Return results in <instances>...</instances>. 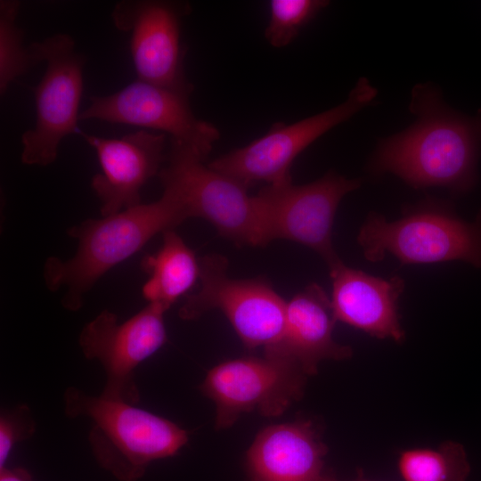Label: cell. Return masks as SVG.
I'll list each match as a JSON object with an SVG mask.
<instances>
[{"label": "cell", "mask_w": 481, "mask_h": 481, "mask_svg": "<svg viewBox=\"0 0 481 481\" xmlns=\"http://www.w3.org/2000/svg\"><path fill=\"white\" fill-rule=\"evenodd\" d=\"M410 110L417 117L415 123L379 144L370 170L392 173L417 189L470 190L477 181L481 111L474 118L453 111L431 84L412 89Z\"/></svg>", "instance_id": "obj_1"}, {"label": "cell", "mask_w": 481, "mask_h": 481, "mask_svg": "<svg viewBox=\"0 0 481 481\" xmlns=\"http://www.w3.org/2000/svg\"><path fill=\"white\" fill-rule=\"evenodd\" d=\"M163 189L153 202L89 218L68 230L78 242L75 255L67 260L48 257L43 273L49 290L65 289L61 298L65 309L79 310L85 295L108 271L137 253L155 235L191 218L178 194L169 187Z\"/></svg>", "instance_id": "obj_2"}, {"label": "cell", "mask_w": 481, "mask_h": 481, "mask_svg": "<svg viewBox=\"0 0 481 481\" xmlns=\"http://www.w3.org/2000/svg\"><path fill=\"white\" fill-rule=\"evenodd\" d=\"M63 402L68 417L91 420L92 453L118 481H138L152 461L175 455L188 442V433L178 425L135 404L75 387L66 389Z\"/></svg>", "instance_id": "obj_3"}, {"label": "cell", "mask_w": 481, "mask_h": 481, "mask_svg": "<svg viewBox=\"0 0 481 481\" xmlns=\"http://www.w3.org/2000/svg\"><path fill=\"white\" fill-rule=\"evenodd\" d=\"M357 242L370 262L390 254L403 265L463 261L481 268V210L468 222L448 203L426 200L392 222L371 212Z\"/></svg>", "instance_id": "obj_4"}, {"label": "cell", "mask_w": 481, "mask_h": 481, "mask_svg": "<svg viewBox=\"0 0 481 481\" xmlns=\"http://www.w3.org/2000/svg\"><path fill=\"white\" fill-rule=\"evenodd\" d=\"M167 164L159 176L174 190L191 218L210 223L224 238L238 246L265 247L260 209L248 187L204 165L189 147L170 140Z\"/></svg>", "instance_id": "obj_5"}, {"label": "cell", "mask_w": 481, "mask_h": 481, "mask_svg": "<svg viewBox=\"0 0 481 481\" xmlns=\"http://www.w3.org/2000/svg\"><path fill=\"white\" fill-rule=\"evenodd\" d=\"M361 185L333 171L305 184L291 180L266 184L255 196L265 246L275 240L304 245L316 252L329 270L342 260L332 243V227L341 200Z\"/></svg>", "instance_id": "obj_6"}, {"label": "cell", "mask_w": 481, "mask_h": 481, "mask_svg": "<svg viewBox=\"0 0 481 481\" xmlns=\"http://www.w3.org/2000/svg\"><path fill=\"white\" fill-rule=\"evenodd\" d=\"M200 289L179 309L183 320H195L218 309L249 349H266L281 338L287 302L264 279H232L228 261L217 254L200 258Z\"/></svg>", "instance_id": "obj_7"}, {"label": "cell", "mask_w": 481, "mask_h": 481, "mask_svg": "<svg viewBox=\"0 0 481 481\" xmlns=\"http://www.w3.org/2000/svg\"><path fill=\"white\" fill-rule=\"evenodd\" d=\"M377 90L361 77L342 103L292 124H275L245 146L219 156L208 165L246 187L291 180L294 159L312 143L367 106Z\"/></svg>", "instance_id": "obj_8"}, {"label": "cell", "mask_w": 481, "mask_h": 481, "mask_svg": "<svg viewBox=\"0 0 481 481\" xmlns=\"http://www.w3.org/2000/svg\"><path fill=\"white\" fill-rule=\"evenodd\" d=\"M37 45L46 69L33 90L37 118L35 126L21 136V162L45 167L55 161L62 139L77 131L85 58L66 33Z\"/></svg>", "instance_id": "obj_9"}, {"label": "cell", "mask_w": 481, "mask_h": 481, "mask_svg": "<svg viewBox=\"0 0 481 481\" xmlns=\"http://www.w3.org/2000/svg\"><path fill=\"white\" fill-rule=\"evenodd\" d=\"M166 312L148 304L120 322L116 314L104 309L83 327L80 349L86 359L102 364L106 376L100 395L130 404L139 403L135 371L167 342Z\"/></svg>", "instance_id": "obj_10"}, {"label": "cell", "mask_w": 481, "mask_h": 481, "mask_svg": "<svg viewBox=\"0 0 481 481\" xmlns=\"http://www.w3.org/2000/svg\"><path fill=\"white\" fill-rule=\"evenodd\" d=\"M306 373L289 360L265 355L222 363L207 374L202 393L216 407V427H231L240 414H281L303 393Z\"/></svg>", "instance_id": "obj_11"}, {"label": "cell", "mask_w": 481, "mask_h": 481, "mask_svg": "<svg viewBox=\"0 0 481 481\" xmlns=\"http://www.w3.org/2000/svg\"><path fill=\"white\" fill-rule=\"evenodd\" d=\"M190 96L136 79L114 94L90 97V104L79 113V119L136 126L168 134L171 140L205 159L220 132L213 124L195 117Z\"/></svg>", "instance_id": "obj_12"}, {"label": "cell", "mask_w": 481, "mask_h": 481, "mask_svg": "<svg viewBox=\"0 0 481 481\" xmlns=\"http://www.w3.org/2000/svg\"><path fill=\"white\" fill-rule=\"evenodd\" d=\"M189 5L160 0H123L111 12L114 26L130 34L137 79L192 94L183 69L182 19Z\"/></svg>", "instance_id": "obj_13"}, {"label": "cell", "mask_w": 481, "mask_h": 481, "mask_svg": "<svg viewBox=\"0 0 481 481\" xmlns=\"http://www.w3.org/2000/svg\"><path fill=\"white\" fill-rule=\"evenodd\" d=\"M83 136L94 149L101 166L91 187L100 201L102 216L142 204V188L159 175L167 158L166 135L142 129L120 138Z\"/></svg>", "instance_id": "obj_14"}, {"label": "cell", "mask_w": 481, "mask_h": 481, "mask_svg": "<svg viewBox=\"0 0 481 481\" xmlns=\"http://www.w3.org/2000/svg\"><path fill=\"white\" fill-rule=\"evenodd\" d=\"M330 275L337 321L374 338L404 340L398 313V300L405 287L401 277L373 276L343 262L330 269Z\"/></svg>", "instance_id": "obj_15"}, {"label": "cell", "mask_w": 481, "mask_h": 481, "mask_svg": "<svg viewBox=\"0 0 481 481\" xmlns=\"http://www.w3.org/2000/svg\"><path fill=\"white\" fill-rule=\"evenodd\" d=\"M336 322L330 298L320 285L310 283L287 302L281 337L264 355L289 360L306 375L314 374L322 361L352 355L350 346L332 337Z\"/></svg>", "instance_id": "obj_16"}, {"label": "cell", "mask_w": 481, "mask_h": 481, "mask_svg": "<svg viewBox=\"0 0 481 481\" xmlns=\"http://www.w3.org/2000/svg\"><path fill=\"white\" fill-rule=\"evenodd\" d=\"M326 452L310 421L269 426L248 451L250 481H318Z\"/></svg>", "instance_id": "obj_17"}, {"label": "cell", "mask_w": 481, "mask_h": 481, "mask_svg": "<svg viewBox=\"0 0 481 481\" xmlns=\"http://www.w3.org/2000/svg\"><path fill=\"white\" fill-rule=\"evenodd\" d=\"M141 268L149 275L143 297L165 311L200 281V259L175 230L162 233L160 248L142 259Z\"/></svg>", "instance_id": "obj_18"}, {"label": "cell", "mask_w": 481, "mask_h": 481, "mask_svg": "<svg viewBox=\"0 0 481 481\" xmlns=\"http://www.w3.org/2000/svg\"><path fill=\"white\" fill-rule=\"evenodd\" d=\"M397 469L403 481H466L470 466L464 447L446 441L436 448L404 450Z\"/></svg>", "instance_id": "obj_19"}, {"label": "cell", "mask_w": 481, "mask_h": 481, "mask_svg": "<svg viewBox=\"0 0 481 481\" xmlns=\"http://www.w3.org/2000/svg\"><path fill=\"white\" fill-rule=\"evenodd\" d=\"M20 4L0 2V92L3 95L18 77L43 62L37 42L24 45V31L16 24Z\"/></svg>", "instance_id": "obj_20"}, {"label": "cell", "mask_w": 481, "mask_h": 481, "mask_svg": "<svg viewBox=\"0 0 481 481\" xmlns=\"http://www.w3.org/2000/svg\"><path fill=\"white\" fill-rule=\"evenodd\" d=\"M328 4V1L323 0L270 1V18L265 29V39L276 48L289 45Z\"/></svg>", "instance_id": "obj_21"}, {"label": "cell", "mask_w": 481, "mask_h": 481, "mask_svg": "<svg viewBox=\"0 0 481 481\" xmlns=\"http://www.w3.org/2000/svg\"><path fill=\"white\" fill-rule=\"evenodd\" d=\"M36 432V421L29 407L20 404L0 414V469L6 461L13 447L29 439Z\"/></svg>", "instance_id": "obj_22"}, {"label": "cell", "mask_w": 481, "mask_h": 481, "mask_svg": "<svg viewBox=\"0 0 481 481\" xmlns=\"http://www.w3.org/2000/svg\"><path fill=\"white\" fill-rule=\"evenodd\" d=\"M0 481H32L30 474L21 468L0 469Z\"/></svg>", "instance_id": "obj_23"}, {"label": "cell", "mask_w": 481, "mask_h": 481, "mask_svg": "<svg viewBox=\"0 0 481 481\" xmlns=\"http://www.w3.org/2000/svg\"><path fill=\"white\" fill-rule=\"evenodd\" d=\"M318 481H339V480H337L335 478H332V477H326V476H322ZM358 481H366V480H358Z\"/></svg>", "instance_id": "obj_24"}]
</instances>
